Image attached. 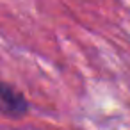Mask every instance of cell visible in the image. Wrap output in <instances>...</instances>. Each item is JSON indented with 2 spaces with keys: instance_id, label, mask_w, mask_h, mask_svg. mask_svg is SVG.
<instances>
[{
  "instance_id": "cell-1",
  "label": "cell",
  "mask_w": 130,
  "mask_h": 130,
  "mask_svg": "<svg viewBox=\"0 0 130 130\" xmlns=\"http://www.w3.org/2000/svg\"><path fill=\"white\" fill-rule=\"evenodd\" d=\"M0 107L11 116H22L27 112L29 103L22 93H18L9 84L0 82Z\"/></svg>"
}]
</instances>
